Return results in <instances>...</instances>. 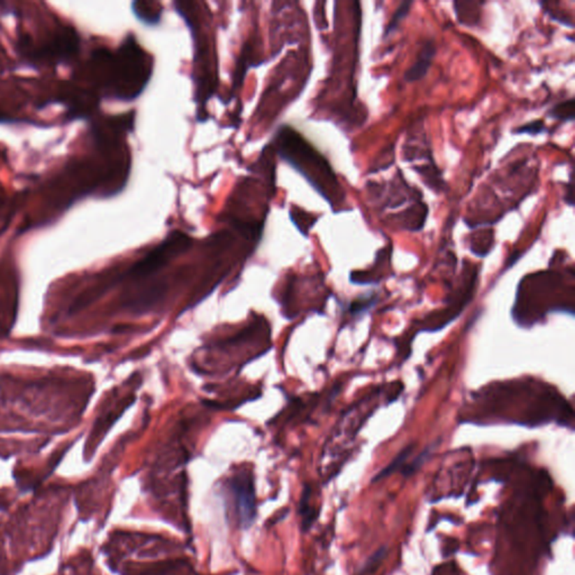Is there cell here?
Masks as SVG:
<instances>
[{
  "instance_id": "6da1fadb",
  "label": "cell",
  "mask_w": 575,
  "mask_h": 575,
  "mask_svg": "<svg viewBox=\"0 0 575 575\" xmlns=\"http://www.w3.org/2000/svg\"><path fill=\"white\" fill-rule=\"evenodd\" d=\"M275 144L281 158L293 166L332 206L343 199L335 172L321 153L289 126L281 127Z\"/></svg>"
},
{
  "instance_id": "7a4b0ae2",
  "label": "cell",
  "mask_w": 575,
  "mask_h": 575,
  "mask_svg": "<svg viewBox=\"0 0 575 575\" xmlns=\"http://www.w3.org/2000/svg\"><path fill=\"white\" fill-rule=\"evenodd\" d=\"M108 83L120 101H134L149 85L153 61L133 35L125 38L117 54L109 55Z\"/></svg>"
},
{
  "instance_id": "3957f363",
  "label": "cell",
  "mask_w": 575,
  "mask_h": 575,
  "mask_svg": "<svg viewBox=\"0 0 575 575\" xmlns=\"http://www.w3.org/2000/svg\"><path fill=\"white\" fill-rule=\"evenodd\" d=\"M228 489L232 493L238 526L242 530H247L256 517V495L252 474L244 471L234 475L229 479Z\"/></svg>"
},
{
  "instance_id": "277c9868",
  "label": "cell",
  "mask_w": 575,
  "mask_h": 575,
  "mask_svg": "<svg viewBox=\"0 0 575 575\" xmlns=\"http://www.w3.org/2000/svg\"><path fill=\"white\" fill-rule=\"evenodd\" d=\"M191 245V240L182 232H173L133 269L136 275H146L160 269Z\"/></svg>"
},
{
  "instance_id": "5b68a950",
  "label": "cell",
  "mask_w": 575,
  "mask_h": 575,
  "mask_svg": "<svg viewBox=\"0 0 575 575\" xmlns=\"http://www.w3.org/2000/svg\"><path fill=\"white\" fill-rule=\"evenodd\" d=\"M435 53L436 46L434 41L425 42L421 52H419V54H418L415 64L407 70L405 80L408 81V82H414V81L421 80V78L425 77L428 70H430V66H432V61L435 57Z\"/></svg>"
},
{
  "instance_id": "8992f818",
  "label": "cell",
  "mask_w": 575,
  "mask_h": 575,
  "mask_svg": "<svg viewBox=\"0 0 575 575\" xmlns=\"http://www.w3.org/2000/svg\"><path fill=\"white\" fill-rule=\"evenodd\" d=\"M427 215H428V208H427L426 203L418 201L412 206L408 207L405 212H401L399 219L404 228L412 231V232H418L423 228Z\"/></svg>"
},
{
  "instance_id": "52a82bcc",
  "label": "cell",
  "mask_w": 575,
  "mask_h": 575,
  "mask_svg": "<svg viewBox=\"0 0 575 575\" xmlns=\"http://www.w3.org/2000/svg\"><path fill=\"white\" fill-rule=\"evenodd\" d=\"M414 170L421 175L423 182L428 188L436 192L445 191L447 184L444 181L441 170L438 169L434 161H430L426 164L414 166Z\"/></svg>"
},
{
  "instance_id": "ba28073f",
  "label": "cell",
  "mask_w": 575,
  "mask_h": 575,
  "mask_svg": "<svg viewBox=\"0 0 575 575\" xmlns=\"http://www.w3.org/2000/svg\"><path fill=\"white\" fill-rule=\"evenodd\" d=\"M133 13L138 20L146 25H157L160 23L163 8L157 1H143L138 0L132 3Z\"/></svg>"
},
{
  "instance_id": "9c48e42d",
  "label": "cell",
  "mask_w": 575,
  "mask_h": 575,
  "mask_svg": "<svg viewBox=\"0 0 575 575\" xmlns=\"http://www.w3.org/2000/svg\"><path fill=\"white\" fill-rule=\"evenodd\" d=\"M483 1H456L454 8L458 20L463 25L473 26L480 20Z\"/></svg>"
},
{
  "instance_id": "30bf717a",
  "label": "cell",
  "mask_w": 575,
  "mask_h": 575,
  "mask_svg": "<svg viewBox=\"0 0 575 575\" xmlns=\"http://www.w3.org/2000/svg\"><path fill=\"white\" fill-rule=\"evenodd\" d=\"M299 514L301 516L303 530L306 532L315 523L319 515L318 510L312 504V489L310 487L305 488L304 493L301 495Z\"/></svg>"
},
{
  "instance_id": "8fae6325",
  "label": "cell",
  "mask_w": 575,
  "mask_h": 575,
  "mask_svg": "<svg viewBox=\"0 0 575 575\" xmlns=\"http://www.w3.org/2000/svg\"><path fill=\"white\" fill-rule=\"evenodd\" d=\"M414 449H415V445H414V444H409L408 446L401 449V452H399L397 456L390 462L389 465H386L384 469L381 470L378 474L375 475L374 478L372 479V482H377V481L388 478L390 475L393 474L395 471L402 469L405 464H406L407 460H408L412 451H414Z\"/></svg>"
},
{
  "instance_id": "7c38bea8",
  "label": "cell",
  "mask_w": 575,
  "mask_h": 575,
  "mask_svg": "<svg viewBox=\"0 0 575 575\" xmlns=\"http://www.w3.org/2000/svg\"><path fill=\"white\" fill-rule=\"evenodd\" d=\"M493 232L491 229L489 231H481L476 233L471 240V249L474 254L484 256L489 253L490 249L493 247Z\"/></svg>"
},
{
  "instance_id": "4fadbf2b",
  "label": "cell",
  "mask_w": 575,
  "mask_h": 575,
  "mask_svg": "<svg viewBox=\"0 0 575 575\" xmlns=\"http://www.w3.org/2000/svg\"><path fill=\"white\" fill-rule=\"evenodd\" d=\"M574 108V98H571L569 101H563L553 107L552 110L548 112V116L554 119L562 120V122H573L575 116Z\"/></svg>"
},
{
  "instance_id": "5bb4252c",
  "label": "cell",
  "mask_w": 575,
  "mask_h": 575,
  "mask_svg": "<svg viewBox=\"0 0 575 575\" xmlns=\"http://www.w3.org/2000/svg\"><path fill=\"white\" fill-rule=\"evenodd\" d=\"M436 445L435 444H432V446L427 447L423 453H421L417 458L409 464H405L404 467L400 470L401 473L406 478H409L412 476L414 473L417 472L418 470L421 469L423 467V464L430 458V454H432V451L435 449Z\"/></svg>"
},
{
  "instance_id": "9a60e30c",
  "label": "cell",
  "mask_w": 575,
  "mask_h": 575,
  "mask_svg": "<svg viewBox=\"0 0 575 575\" xmlns=\"http://www.w3.org/2000/svg\"><path fill=\"white\" fill-rule=\"evenodd\" d=\"M412 6V1H404V3H400V6L395 9V13L393 14V16H392L389 24L386 25L384 36L389 35L390 33L395 32L399 24L404 20V18L407 17V15L409 14L410 7Z\"/></svg>"
},
{
  "instance_id": "2e32d148",
  "label": "cell",
  "mask_w": 575,
  "mask_h": 575,
  "mask_svg": "<svg viewBox=\"0 0 575 575\" xmlns=\"http://www.w3.org/2000/svg\"><path fill=\"white\" fill-rule=\"evenodd\" d=\"M386 554H388V548H386V546L379 548V550L377 551L372 556H370L369 560L364 563L363 567L361 569L358 575H367V573L373 572V571L377 569V567L380 565L381 562L384 561Z\"/></svg>"
},
{
  "instance_id": "e0dca14e",
  "label": "cell",
  "mask_w": 575,
  "mask_h": 575,
  "mask_svg": "<svg viewBox=\"0 0 575 575\" xmlns=\"http://www.w3.org/2000/svg\"><path fill=\"white\" fill-rule=\"evenodd\" d=\"M546 131L545 123L543 120L537 119L530 123L525 124L523 126H519L518 129H514L512 133L514 134H530V135H539Z\"/></svg>"
},
{
  "instance_id": "ac0fdd59",
  "label": "cell",
  "mask_w": 575,
  "mask_h": 575,
  "mask_svg": "<svg viewBox=\"0 0 575 575\" xmlns=\"http://www.w3.org/2000/svg\"><path fill=\"white\" fill-rule=\"evenodd\" d=\"M374 303V298H373V299H367V300H364V303L363 301H360V303H354V304L352 305V308H351V310H352L353 312H362V310H365L367 308H370V307L372 306Z\"/></svg>"
},
{
  "instance_id": "d6986e66",
  "label": "cell",
  "mask_w": 575,
  "mask_h": 575,
  "mask_svg": "<svg viewBox=\"0 0 575 575\" xmlns=\"http://www.w3.org/2000/svg\"><path fill=\"white\" fill-rule=\"evenodd\" d=\"M565 201L569 203V206H573V179L572 175H571V179H569V184L567 187V194L565 195Z\"/></svg>"
}]
</instances>
